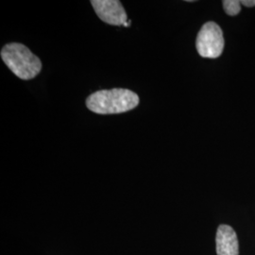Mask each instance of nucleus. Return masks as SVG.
Here are the masks:
<instances>
[{"label": "nucleus", "instance_id": "5", "mask_svg": "<svg viewBox=\"0 0 255 255\" xmlns=\"http://www.w3.org/2000/svg\"><path fill=\"white\" fill-rule=\"evenodd\" d=\"M217 255H239V244L235 230L229 225H220L216 237Z\"/></svg>", "mask_w": 255, "mask_h": 255}, {"label": "nucleus", "instance_id": "3", "mask_svg": "<svg viewBox=\"0 0 255 255\" xmlns=\"http://www.w3.org/2000/svg\"><path fill=\"white\" fill-rule=\"evenodd\" d=\"M225 46L221 27L215 22L205 23L198 33L196 47L202 58L216 59L222 54Z\"/></svg>", "mask_w": 255, "mask_h": 255}, {"label": "nucleus", "instance_id": "8", "mask_svg": "<svg viewBox=\"0 0 255 255\" xmlns=\"http://www.w3.org/2000/svg\"><path fill=\"white\" fill-rule=\"evenodd\" d=\"M129 24H130V21L128 20V21H127L123 26H124V27H129Z\"/></svg>", "mask_w": 255, "mask_h": 255}, {"label": "nucleus", "instance_id": "1", "mask_svg": "<svg viewBox=\"0 0 255 255\" xmlns=\"http://www.w3.org/2000/svg\"><path fill=\"white\" fill-rule=\"evenodd\" d=\"M139 101L136 93L124 88H115L93 93L86 100V106L99 115H114L136 108Z\"/></svg>", "mask_w": 255, "mask_h": 255}, {"label": "nucleus", "instance_id": "2", "mask_svg": "<svg viewBox=\"0 0 255 255\" xmlns=\"http://www.w3.org/2000/svg\"><path fill=\"white\" fill-rule=\"evenodd\" d=\"M1 58L9 70L21 80H31L42 69L40 59L27 46L19 43L4 46L1 50Z\"/></svg>", "mask_w": 255, "mask_h": 255}, {"label": "nucleus", "instance_id": "6", "mask_svg": "<svg viewBox=\"0 0 255 255\" xmlns=\"http://www.w3.org/2000/svg\"><path fill=\"white\" fill-rule=\"evenodd\" d=\"M222 5L230 16H236L241 11V2L239 0H224Z\"/></svg>", "mask_w": 255, "mask_h": 255}, {"label": "nucleus", "instance_id": "7", "mask_svg": "<svg viewBox=\"0 0 255 255\" xmlns=\"http://www.w3.org/2000/svg\"><path fill=\"white\" fill-rule=\"evenodd\" d=\"M241 5H244L245 7H255V0H241Z\"/></svg>", "mask_w": 255, "mask_h": 255}, {"label": "nucleus", "instance_id": "4", "mask_svg": "<svg viewBox=\"0 0 255 255\" xmlns=\"http://www.w3.org/2000/svg\"><path fill=\"white\" fill-rule=\"evenodd\" d=\"M92 6L100 18L113 26H123L128 21L127 13L119 0H92Z\"/></svg>", "mask_w": 255, "mask_h": 255}]
</instances>
